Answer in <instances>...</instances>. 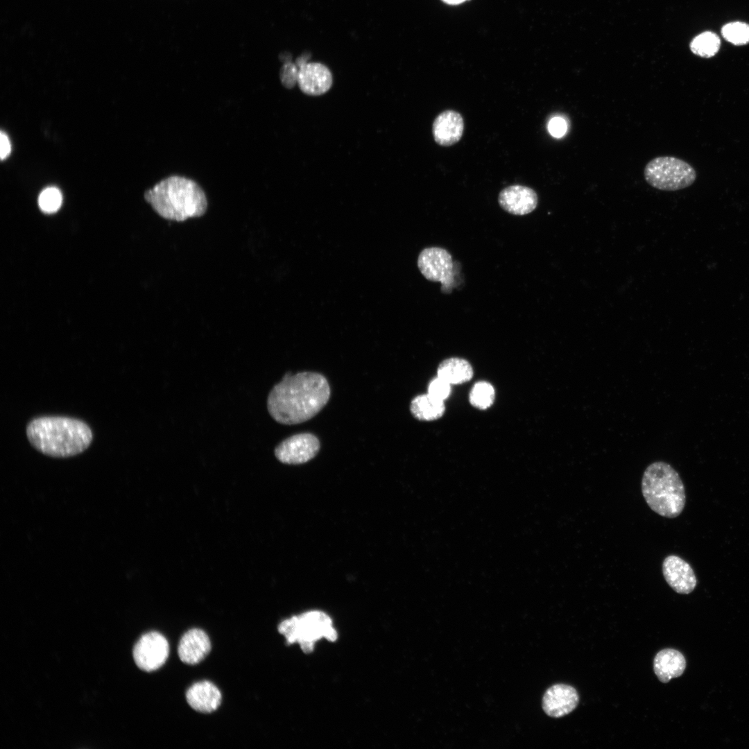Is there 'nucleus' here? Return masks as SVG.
Segmentation results:
<instances>
[{"label": "nucleus", "instance_id": "f257e3e1", "mask_svg": "<svg viewBox=\"0 0 749 749\" xmlns=\"http://www.w3.org/2000/svg\"><path fill=\"white\" fill-rule=\"evenodd\" d=\"M330 395L328 381L320 373H286L270 391L267 408L278 423L297 424L317 415L328 402Z\"/></svg>", "mask_w": 749, "mask_h": 749}, {"label": "nucleus", "instance_id": "f03ea898", "mask_svg": "<svg viewBox=\"0 0 749 749\" xmlns=\"http://www.w3.org/2000/svg\"><path fill=\"white\" fill-rule=\"evenodd\" d=\"M26 435L37 451L55 458H68L81 454L93 439L92 431L85 422L62 416L33 419L27 425Z\"/></svg>", "mask_w": 749, "mask_h": 749}, {"label": "nucleus", "instance_id": "7ed1b4c3", "mask_svg": "<svg viewBox=\"0 0 749 749\" xmlns=\"http://www.w3.org/2000/svg\"><path fill=\"white\" fill-rule=\"evenodd\" d=\"M146 200L161 217L177 222L203 216L207 200L202 187L193 180L171 175L144 193Z\"/></svg>", "mask_w": 749, "mask_h": 749}, {"label": "nucleus", "instance_id": "20e7f679", "mask_svg": "<svg viewBox=\"0 0 749 749\" xmlns=\"http://www.w3.org/2000/svg\"><path fill=\"white\" fill-rule=\"evenodd\" d=\"M642 492L650 508L666 518L677 517L686 503L685 486L679 474L663 461L654 462L646 467Z\"/></svg>", "mask_w": 749, "mask_h": 749}, {"label": "nucleus", "instance_id": "39448f33", "mask_svg": "<svg viewBox=\"0 0 749 749\" xmlns=\"http://www.w3.org/2000/svg\"><path fill=\"white\" fill-rule=\"evenodd\" d=\"M278 631L287 644L298 643L306 653H311L317 641L322 638L334 642L338 637L332 619L325 612L312 610L282 621Z\"/></svg>", "mask_w": 749, "mask_h": 749}, {"label": "nucleus", "instance_id": "423d86ee", "mask_svg": "<svg viewBox=\"0 0 749 749\" xmlns=\"http://www.w3.org/2000/svg\"><path fill=\"white\" fill-rule=\"evenodd\" d=\"M644 175L646 182L662 191H677L691 185L696 180L694 169L682 160L660 156L650 160L645 166Z\"/></svg>", "mask_w": 749, "mask_h": 749}, {"label": "nucleus", "instance_id": "0eeeda50", "mask_svg": "<svg viewBox=\"0 0 749 749\" xmlns=\"http://www.w3.org/2000/svg\"><path fill=\"white\" fill-rule=\"evenodd\" d=\"M454 266L451 254L440 247L426 248L417 258V267L422 275L427 280L440 282L444 292H451L455 286Z\"/></svg>", "mask_w": 749, "mask_h": 749}, {"label": "nucleus", "instance_id": "6e6552de", "mask_svg": "<svg viewBox=\"0 0 749 749\" xmlns=\"http://www.w3.org/2000/svg\"><path fill=\"white\" fill-rule=\"evenodd\" d=\"M169 654L168 641L157 632H149L143 635L133 649V657L136 664L141 670L148 672L160 669L166 662Z\"/></svg>", "mask_w": 749, "mask_h": 749}, {"label": "nucleus", "instance_id": "1a4fd4ad", "mask_svg": "<svg viewBox=\"0 0 749 749\" xmlns=\"http://www.w3.org/2000/svg\"><path fill=\"white\" fill-rule=\"evenodd\" d=\"M320 442L310 433L295 434L281 442L275 449L276 458L282 463L298 465L313 459L318 453Z\"/></svg>", "mask_w": 749, "mask_h": 749}, {"label": "nucleus", "instance_id": "9d476101", "mask_svg": "<svg viewBox=\"0 0 749 749\" xmlns=\"http://www.w3.org/2000/svg\"><path fill=\"white\" fill-rule=\"evenodd\" d=\"M298 67L297 83L300 89L308 95L318 96L327 92L332 85L329 69L318 62H307L306 56L296 60Z\"/></svg>", "mask_w": 749, "mask_h": 749}, {"label": "nucleus", "instance_id": "9b49d317", "mask_svg": "<svg viewBox=\"0 0 749 749\" xmlns=\"http://www.w3.org/2000/svg\"><path fill=\"white\" fill-rule=\"evenodd\" d=\"M662 574L668 585L678 594H688L697 585V578L691 565L675 555L664 558Z\"/></svg>", "mask_w": 749, "mask_h": 749}, {"label": "nucleus", "instance_id": "f8f14e48", "mask_svg": "<svg viewBox=\"0 0 749 749\" xmlns=\"http://www.w3.org/2000/svg\"><path fill=\"white\" fill-rule=\"evenodd\" d=\"M500 207L506 212L522 216L534 211L538 203L534 189L524 185H510L503 189L498 196Z\"/></svg>", "mask_w": 749, "mask_h": 749}, {"label": "nucleus", "instance_id": "ddd939ff", "mask_svg": "<svg viewBox=\"0 0 749 749\" xmlns=\"http://www.w3.org/2000/svg\"><path fill=\"white\" fill-rule=\"evenodd\" d=\"M578 702V692L573 687L557 684L545 691L542 699V708L548 716L560 718L573 712Z\"/></svg>", "mask_w": 749, "mask_h": 749}, {"label": "nucleus", "instance_id": "4468645a", "mask_svg": "<svg viewBox=\"0 0 749 749\" xmlns=\"http://www.w3.org/2000/svg\"><path fill=\"white\" fill-rule=\"evenodd\" d=\"M464 120L457 111L447 110L440 112L432 124L435 141L441 146H451L458 143L463 134Z\"/></svg>", "mask_w": 749, "mask_h": 749}, {"label": "nucleus", "instance_id": "2eb2a0df", "mask_svg": "<svg viewBox=\"0 0 749 749\" xmlns=\"http://www.w3.org/2000/svg\"><path fill=\"white\" fill-rule=\"evenodd\" d=\"M210 650L211 642L208 635L199 628L187 631L181 637L178 647L180 660L190 665L201 662Z\"/></svg>", "mask_w": 749, "mask_h": 749}, {"label": "nucleus", "instance_id": "dca6fc26", "mask_svg": "<svg viewBox=\"0 0 749 749\" xmlns=\"http://www.w3.org/2000/svg\"><path fill=\"white\" fill-rule=\"evenodd\" d=\"M221 698V693L218 687L206 680L194 683L186 692L188 704L201 713L208 714L216 710Z\"/></svg>", "mask_w": 749, "mask_h": 749}, {"label": "nucleus", "instance_id": "f3484780", "mask_svg": "<svg viewBox=\"0 0 749 749\" xmlns=\"http://www.w3.org/2000/svg\"><path fill=\"white\" fill-rule=\"evenodd\" d=\"M685 668L686 660L684 655L675 649H663L658 652L654 658V672L659 680L663 683L680 677Z\"/></svg>", "mask_w": 749, "mask_h": 749}, {"label": "nucleus", "instance_id": "a211bd4d", "mask_svg": "<svg viewBox=\"0 0 749 749\" xmlns=\"http://www.w3.org/2000/svg\"><path fill=\"white\" fill-rule=\"evenodd\" d=\"M438 377L450 384H463L472 378L473 369L470 363L465 359L449 358L440 363Z\"/></svg>", "mask_w": 749, "mask_h": 749}, {"label": "nucleus", "instance_id": "6ab92c4d", "mask_svg": "<svg viewBox=\"0 0 749 749\" xmlns=\"http://www.w3.org/2000/svg\"><path fill=\"white\" fill-rule=\"evenodd\" d=\"M410 410L412 415L418 420L432 421L442 417L445 413V406L443 400L427 393L413 398L411 402Z\"/></svg>", "mask_w": 749, "mask_h": 749}, {"label": "nucleus", "instance_id": "aec40b11", "mask_svg": "<svg viewBox=\"0 0 749 749\" xmlns=\"http://www.w3.org/2000/svg\"><path fill=\"white\" fill-rule=\"evenodd\" d=\"M721 47L719 36L712 32L705 31L696 36L690 43V49L694 54L709 58L715 55Z\"/></svg>", "mask_w": 749, "mask_h": 749}, {"label": "nucleus", "instance_id": "412c9836", "mask_svg": "<svg viewBox=\"0 0 749 749\" xmlns=\"http://www.w3.org/2000/svg\"><path fill=\"white\" fill-rule=\"evenodd\" d=\"M495 392L493 386L486 381L476 382L471 389L469 399L476 408L485 410L494 402Z\"/></svg>", "mask_w": 749, "mask_h": 749}, {"label": "nucleus", "instance_id": "4be33fe9", "mask_svg": "<svg viewBox=\"0 0 749 749\" xmlns=\"http://www.w3.org/2000/svg\"><path fill=\"white\" fill-rule=\"evenodd\" d=\"M721 35L734 45H745L749 43V24L742 21H733L723 25Z\"/></svg>", "mask_w": 749, "mask_h": 749}, {"label": "nucleus", "instance_id": "5701e85b", "mask_svg": "<svg viewBox=\"0 0 749 749\" xmlns=\"http://www.w3.org/2000/svg\"><path fill=\"white\" fill-rule=\"evenodd\" d=\"M62 202L60 191L53 187L44 189L38 198V205L44 213L52 214L57 212Z\"/></svg>", "mask_w": 749, "mask_h": 749}, {"label": "nucleus", "instance_id": "b1692460", "mask_svg": "<svg viewBox=\"0 0 749 749\" xmlns=\"http://www.w3.org/2000/svg\"><path fill=\"white\" fill-rule=\"evenodd\" d=\"M450 393L451 384L439 377L433 379L429 384L428 393L437 399L444 401Z\"/></svg>", "mask_w": 749, "mask_h": 749}, {"label": "nucleus", "instance_id": "393cba45", "mask_svg": "<svg viewBox=\"0 0 749 749\" xmlns=\"http://www.w3.org/2000/svg\"><path fill=\"white\" fill-rule=\"evenodd\" d=\"M298 67L296 64L286 62L280 71V80L282 85L289 89L292 88L297 83Z\"/></svg>", "mask_w": 749, "mask_h": 749}, {"label": "nucleus", "instance_id": "a878e982", "mask_svg": "<svg viewBox=\"0 0 749 749\" xmlns=\"http://www.w3.org/2000/svg\"><path fill=\"white\" fill-rule=\"evenodd\" d=\"M548 130L551 136L556 138H560L563 137L567 132V122L561 117H553L549 122Z\"/></svg>", "mask_w": 749, "mask_h": 749}, {"label": "nucleus", "instance_id": "bb28decb", "mask_svg": "<svg viewBox=\"0 0 749 749\" xmlns=\"http://www.w3.org/2000/svg\"><path fill=\"white\" fill-rule=\"evenodd\" d=\"M0 157L1 160H3L10 155L11 151V146L8 135L3 131H1L0 134Z\"/></svg>", "mask_w": 749, "mask_h": 749}, {"label": "nucleus", "instance_id": "cd10ccee", "mask_svg": "<svg viewBox=\"0 0 749 749\" xmlns=\"http://www.w3.org/2000/svg\"><path fill=\"white\" fill-rule=\"evenodd\" d=\"M443 1H445L446 3H450V4H458V3H462L463 1H464L465 0H443Z\"/></svg>", "mask_w": 749, "mask_h": 749}]
</instances>
